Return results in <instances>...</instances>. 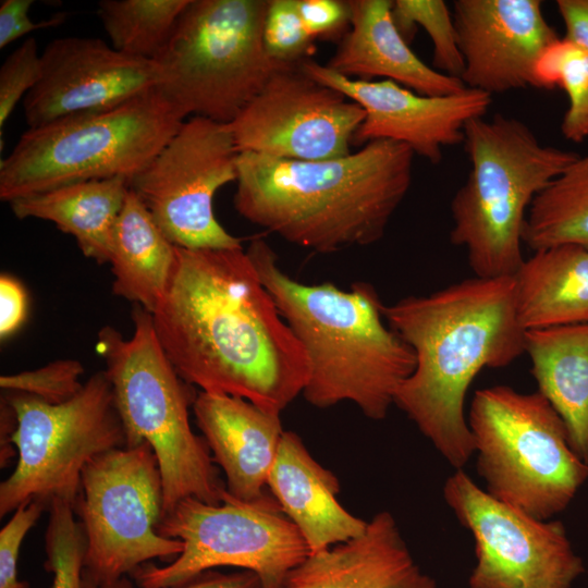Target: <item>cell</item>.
I'll return each mask as SVG.
<instances>
[{
  "instance_id": "30bf717a",
  "label": "cell",
  "mask_w": 588,
  "mask_h": 588,
  "mask_svg": "<svg viewBox=\"0 0 588 588\" xmlns=\"http://www.w3.org/2000/svg\"><path fill=\"white\" fill-rule=\"evenodd\" d=\"M159 535L183 541L182 553L166 566L146 563L131 575L139 588H175L219 566L257 575L261 588H283L309 548L272 494L242 501L228 491L219 504L180 501L157 526Z\"/></svg>"
},
{
  "instance_id": "9a60e30c",
  "label": "cell",
  "mask_w": 588,
  "mask_h": 588,
  "mask_svg": "<svg viewBox=\"0 0 588 588\" xmlns=\"http://www.w3.org/2000/svg\"><path fill=\"white\" fill-rule=\"evenodd\" d=\"M365 110L299 64L281 65L229 124L240 152L324 160L348 155Z\"/></svg>"
},
{
  "instance_id": "e575fe53",
  "label": "cell",
  "mask_w": 588,
  "mask_h": 588,
  "mask_svg": "<svg viewBox=\"0 0 588 588\" xmlns=\"http://www.w3.org/2000/svg\"><path fill=\"white\" fill-rule=\"evenodd\" d=\"M48 505L33 500L21 505L0 530V588H28L17 578V560L26 534L36 524Z\"/></svg>"
},
{
  "instance_id": "52a82bcc",
  "label": "cell",
  "mask_w": 588,
  "mask_h": 588,
  "mask_svg": "<svg viewBox=\"0 0 588 588\" xmlns=\"http://www.w3.org/2000/svg\"><path fill=\"white\" fill-rule=\"evenodd\" d=\"M269 0H189L152 61L155 89L186 120L230 124L281 64L264 45ZM291 65V64H290Z\"/></svg>"
},
{
  "instance_id": "f546056e",
  "label": "cell",
  "mask_w": 588,
  "mask_h": 588,
  "mask_svg": "<svg viewBox=\"0 0 588 588\" xmlns=\"http://www.w3.org/2000/svg\"><path fill=\"white\" fill-rule=\"evenodd\" d=\"M394 23L409 44L417 27H422L433 50V66L440 72L457 77L464 70V60L458 48L452 11L443 0H392Z\"/></svg>"
},
{
  "instance_id": "7c38bea8",
  "label": "cell",
  "mask_w": 588,
  "mask_h": 588,
  "mask_svg": "<svg viewBox=\"0 0 588 588\" xmlns=\"http://www.w3.org/2000/svg\"><path fill=\"white\" fill-rule=\"evenodd\" d=\"M73 511L86 538L84 573L97 587L111 585L152 559L173 561L179 539L158 534L163 489L149 443L118 448L83 469Z\"/></svg>"
},
{
  "instance_id": "cb8c5ba5",
  "label": "cell",
  "mask_w": 588,
  "mask_h": 588,
  "mask_svg": "<svg viewBox=\"0 0 588 588\" xmlns=\"http://www.w3.org/2000/svg\"><path fill=\"white\" fill-rule=\"evenodd\" d=\"M525 353L537 391L561 416L573 451L588 465V323L528 330Z\"/></svg>"
},
{
  "instance_id": "1f68e13d",
  "label": "cell",
  "mask_w": 588,
  "mask_h": 588,
  "mask_svg": "<svg viewBox=\"0 0 588 588\" xmlns=\"http://www.w3.org/2000/svg\"><path fill=\"white\" fill-rule=\"evenodd\" d=\"M262 39L268 56L281 64L310 59L316 45L302 20L297 0H269Z\"/></svg>"
},
{
  "instance_id": "6da1fadb",
  "label": "cell",
  "mask_w": 588,
  "mask_h": 588,
  "mask_svg": "<svg viewBox=\"0 0 588 588\" xmlns=\"http://www.w3.org/2000/svg\"><path fill=\"white\" fill-rule=\"evenodd\" d=\"M151 315L176 372L200 391L281 414L306 387L305 351L242 246H175L168 290Z\"/></svg>"
},
{
  "instance_id": "44dd1931",
  "label": "cell",
  "mask_w": 588,
  "mask_h": 588,
  "mask_svg": "<svg viewBox=\"0 0 588 588\" xmlns=\"http://www.w3.org/2000/svg\"><path fill=\"white\" fill-rule=\"evenodd\" d=\"M351 25L324 64L348 78L382 77L417 94L443 96L466 88L457 78L426 64L408 46L392 16V0H348Z\"/></svg>"
},
{
  "instance_id": "ba28073f",
  "label": "cell",
  "mask_w": 588,
  "mask_h": 588,
  "mask_svg": "<svg viewBox=\"0 0 588 588\" xmlns=\"http://www.w3.org/2000/svg\"><path fill=\"white\" fill-rule=\"evenodd\" d=\"M185 120L154 88L123 105L28 128L0 162V199L145 169Z\"/></svg>"
},
{
  "instance_id": "d590c367",
  "label": "cell",
  "mask_w": 588,
  "mask_h": 588,
  "mask_svg": "<svg viewBox=\"0 0 588 588\" xmlns=\"http://www.w3.org/2000/svg\"><path fill=\"white\" fill-rule=\"evenodd\" d=\"M297 5L304 25L315 40H341L350 28L348 0H297Z\"/></svg>"
},
{
  "instance_id": "603a6c76",
  "label": "cell",
  "mask_w": 588,
  "mask_h": 588,
  "mask_svg": "<svg viewBox=\"0 0 588 588\" xmlns=\"http://www.w3.org/2000/svg\"><path fill=\"white\" fill-rule=\"evenodd\" d=\"M512 277L525 331L588 323V248L566 244L536 250Z\"/></svg>"
},
{
  "instance_id": "60d3db41",
  "label": "cell",
  "mask_w": 588,
  "mask_h": 588,
  "mask_svg": "<svg viewBox=\"0 0 588 588\" xmlns=\"http://www.w3.org/2000/svg\"><path fill=\"white\" fill-rule=\"evenodd\" d=\"M84 584L85 588H97L94 581L84 573Z\"/></svg>"
},
{
  "instance_id": "5bb4252c",
  "label": "cell",
  "mask_w": 588,
  "mask_h": 588,
  "mask_svg": "<svg viewBox=\"0 0 588 588\" xmlns=\"http://www.w3.org/2000/svg\"><path fill=\"white\" fill-rule=\"evenodd\" d=\"M443 498L474 538L476 564L468 588H571L584 573L560 520H542L503 503L463 470Z\"/></svg>"
},
{
  "instance_id": "d4e9b609",
  "label": "cell",
  "mask_w": 588,
  "mask_h": 588,
  "mask_svg": "<svg viewBox=\"0 0 588 588\" xmlns=\"http://www.w3.org/2000/svg\"><path fill=\"white\" fill-rule=\"evenodd\" d=\"M130 189L125 177L89 180L10 201L19 219L52 222L73 236L83 255L109 262L113 231Z\"/></svg>"
},
{
  "instance_id": "4316f807",
  "label": "cell",
  "mask_w": 588,
  "mask_h": 588,
  "mask_svg": "<svg viewBox=\"0 0 588 588\" xmlns=\"http://www.w3.org/2000/svg\"><path fill=\"white\" fill-rule=\"evenodd\" d=\"M523 244L532 252L566 244L588 248V152L578 155L536 195Z\"/></svg>"
},
{
  "instance_id": "ac0fdd59",
  "label": "cell",
  "mask_w": 588,
  "mask_h": 588,
  "mask_svg": "<svg viewBox=\"0 0 588 588\" xmlns=\"http://www.w3.org/2000/svg\"><path fill=\"white\" fill-rule=\"evenodd\" d=\"M461 81L489 95L536 87V66L560 37L540 0H455Z\"/></svg>"
},
{
  "instance_id": "ffe728a7",
  "label": "cell",
  "mask_w": 588,
  "mask_h": 588,
  "mask_svg": "<svg viewBox=\"0 0 588 588\" xmlns=\"http://www.w3.org/2000/svg\"><path fill=\"white\" fill-rule=\"evenodd\" d=\"M192 409L215 464L224 473L226 491L242 501L262 497L284 432L280 414L205 391L197 392Z\"/></svg>"
},
{
  "instance_id": "836d02e7",
  "label": "cell",
  "mask_w": 588,
  "mask_h": 588,
  "mask_svg": "<svg viewBox=\"0 0 588 588\" xmlns=\"http://www.w3.org/2000/svg\"><path fill=\"white\" fill-rule=\"evenodd\" d=\"M41 76V53L35 38L25 39L0 68V137L19 101L35 87ZM0 145V146H1Z\"/></svg>"
},
{
  "instance_id": "83f0119b",
  "label": "cell",
  "mask_w": 588,
  "mask_h": 588,
  "mask_svg": "<svg viewBox=\"0 0 588 588\" xmlns=\"http://www.w3.org/2000/svg\"><path fill=\"white\" fill-rule=\"evenodd\" d=\"M189 0H101L97 14L118 51L154 61Z\"/></svg>"
},
{
  "instance_id": "4dcf8cb0",
  "label": "cell",
  "mask_w": 588,
  "mask_h": 588,
  "mask_svg": "<svg viewBox=\"0 0 588 588\" xmlns=\"http://www.w3.org/2000/svg\"><path fill=\"white\" fill-rule=\"evenodd\" d=\"M48 513L44 566L52 573L51 588H85L86 538L72 503L53 499Z\"/></svg>"
},
{
  "instance_id": "2e32d148",
  "label": "cell",
  "mask_w": 588,
  "mask_h": 588,
  "mask_svg": "<svg viewBox=\"0 0 588 588\" xmlns=\"http://www.w3.org/2000/svg\"><path fill=\"white\" fill-rule=\"evenodd\" d=\"M302 66L315 79L340 90L365 110L353 144L393 140L431 163L441 161L443 148L464 144L466 124L485 117L492 102L491 95L468 87L455 94L426 96L389 79L348 78L311 59Z\"/></svg>"
},
{
  "instance_id": "f35d334b",
  "label": "cell",
  "mask_w": 588,
  "mask_h": 588,
  "mask_svg": "<svg viewBox=\"0 0 588 588\" xmlns=\"http://www.w3.org/2000/svg\"><path fill=\"white\" fill-rule=\"evenodd\" d=\"M97 588H134L126 578ZM175 588H261V584L256 574L250 571L235 573H219L208 571L194 580Z\"/></svg>"
},
{
  "instance_id": "277c9868",
  "label": "cell",
  "mask_w": 588,
  "mask_h": 588,
  "mask_svg": "<svg viewBox=\"0 0 588 588\" xmlns=\"http://www.w3.org/2000/svg\"><path fill=\"white\" fill-rule=\"evenodd\" d=\"M246 252L305 351V400L318 408L351 402L369 419L385 418L416 359L412 347L383 322L384 305L375 286L355 282L342 290L331 282H299L280 268L261 237L252 240Z\"/></svg>"
},
{
  "instance_id": "9c48e42d",
  "label": "cell",
  "mask_w": 588,
  "mask_h": 588,
  "mask_svg": "<svg viewBox=\"0 0 588 588\" xmlns=\"http://www.w3.org/2000/svg\"><path fill=\"white\" fill-rule=\"evenodd\" d=\"M467 421L485 490L532 517L547 520L564 511L588 479L564 421L538 391L478 390Z\"/></svg>"
},
{
  "instance_id": "8d00e7d4",
  "label": "cell",
  "mask_w": 588,
  "mask_h": 588,
  "mask_svg": "<svg viewBox=\"0 0 588 588\" xmlns=\"http://www.w3.org/2000/svg\"><path fill=\"white\" fill-rule=\"evenodd\" d=\"M32 0H3L0 5V49L16 39L35 32L56 27L66 19V13H58L47 20L34 22L28 16Z\"/></svg>"
},
{
  "instance_id": "ab89813d",
  "label": "cell",
  "mask_w": 588,
  "mask_h": 588,
  "mask_svg": "<svg viewBox=\"0 0 588 588\" xmlns=\"http://www.w3.org/2000/svg\"><path fill=\"white\" fill-rule=\"evenodd\" d=\"M555 7L565 29L563 38L588 53V0H556Z\"/></svg>"
},
{
  "instance_id": "5b68a950",
  "label": "cell",
  "mask_w": 588,
  "mask_h": 588,
  "mask_svg": "<svg viewBox=\"0 0 588 588\" xmlns=\"http://www.w3.org/2000/svg\"><path fill=\"white\" fill-rule=\"evenodd\" d=\"M132 321L130 338L106 326L96 343L123 424L125 446L147 442L152 448L162 480L163 515L186 498L219 504L225 483L207 442L189 422L197 393L168 358L152 315L133 304Z\"/></svg>"
},
{
  "instance_id": "7a4b0ae2",
  "label": "cell",
  "mask_w": 588,
  "mask_h": 588,
  "mask_svg": "<svg viewBox=\"0 0 588 588\" xmlns=\"http://www.w3.org/2000/svg\"><path fill=\"white\" fill-rule=\"evenodd\" d=\"M383 316L416 359L394 405L451 466L463 469L475 453L464 412L469 385L483 368L506 367L525 354L513 277H473L411 295L384 305Z\"/></svg>"
},
{
  "instance_id": "d6986e66",
  "label": "cell",
  "mask_w": 588,
  "mask_h": 588,
  "mask_svg": "<svg viewBox=\"0 0 588 588\" xmlns=\"http://www.w3.org/2000/svg\"><path fill=\"white\" fill-rule=\"evenodd\" d=\"M283 588H439L415 562L393 515L376 513L364 531L310 553Z\"/></svg>"
},
{
  "instance_id": "484cf974",
  "label": "cell",
  "mask_w": 588,
  "mask_h": 588,
  "mask_svg": "<svg viewBox=\"0 0 588 588\" xmlns=\"http://www.w3.org/2000/svg\"><path fill=\"white\" fill-rule=\"evenodd\" d=\"M175 246L130 188L113 231L109 258L112 292L152 314L166 295Z\"/></svg>"
},
{
  "instance_id": "8fae6325",
  "label": "cell",
  "mask_w": 588,
  "mask_h": 588,
  "mask_svg": "<svg viewBox=\"0 0 588 588\" xmlns=\"http://www.w3.org/2000/svg\"><path fill=\"white\" fill-rule=\"evenodd\" d=\"M17 451L12 474L0 483V517L33 500L48 507L53 499L72 503L84 467L96 456L125 446V432L105 370L90 376L70 401L49 404L32 395L5 392Z\"/></svg>"
},
{
  "instance_id": "e0dca14e",
  "label": "cell",
  "mask_w": 588,
  "mask_h": 588,
  "mask_svg": "<svg viewBox=\"0 0 588 588\" xmlns=\"http://www.w3.org/2000/svg\"><path fill=\"white\" fill-rule=\"evenodd\" d=\"M152 61L99 38L69 36L41 52V76L23 99L28 128L123 105L156 86Z\"/></svg>"
},
{
  "instance_id": "7402d4cb",
  "label": "cell",
  "mask_w": 588,
  "mask_h": 588,
  "mask_svg": "<svg viewBox=\"0 0 588 588\" xmlns=\"http://www.w3.org/2000/svg\"><path fill=\"white\" fill-rule=\"evenodd\" d=\"M267 487L310 553L357 537L367 525L341 505L338 477L311 456L293 431L282 434Z\"/></svg>"
},
{
  "instance_id": "8992f818",
  "label": "cell",
  "mask_w": 588,
  "mask_h": 588,
  "mask_svg": "<svg viewBox=\"0 0 588 588\" xmlns=\"http://www.w3.org/2000/svg\"><path fill=\"white\" fill-rule=\"evenodd\" d=\"M470 170L451 201L450 241L478 278L512 277L524 261L523 230L536 195L577 152L542 144L522 120L494 114L465 126Z\"/></svg>"
},
{
  "instance_id": "d6a6232c",
  "label": "cell",
  "mask_w": 588,
  "mask_h": 588,
  "mask_svg": "<svg viewBox=\"0 0 588 588\" xmlns=\"http://www.w3.org/2000/svg\"><path fill=\"white\" fill-rule=\"evenodd\" d=\"M84 366L76 359H57L40 368L2 375L0 387L5 392H20L49 404H61L83 388Z\"/></svg>"
},
{
  "instance_id": "f1b7e54d",
  "label": "cell",
  "mask_w": 588,
  "mask_h": 588,
  "mask_svg": "<svg viewBox=\"0 0 588 588\" xmlns=\"http://www.w3.org/2000/svg\"><path fill=\"white\" fill-rule=\"evenodd\" d=\"M537 88L561 87L568 107L561 122L565 139L579 144L588 138V53L565 38H559L536 66Z\"/></svg>"
},
{
  "instance_id": "4fadbf2b",
  "label": "cell",
  "mask_w": 588,
  "mask_h": 588,
  "mask_svg": "<svg viewBox=\"0 0 588 588\" xmlns=\"http://www.w3.org/2000/svg\"><path fill=\"white\" fill-rule=\"evenodd\" d=\"M240 154L229 124L192 117L130 180V188L174 246L240 247L242 240L222 226L213 210L217 192L237 180Z\"/></svg>"
},
{
  "instance_id": "3957f363",
  "label": "cell",
  "mask_w": 588,
  "mask_h": 588,
  "mask_svg": "<svg viewBox=\"0 0 588 588\" xmlns=\"http://www.w3.org/2000/svg\"><path fill=\"white\" fill-rule=\"evenodd\" d=\"M414 156L388 139L315 161L241 152L233 204L250 223L316 253L370 245L411 187Z\"/></svg>"
},
{
  "instance_id": "74e56055",
  "label": "cell",
  "mask_w": 588,
  "mask_h": 588,
  "mask_svg": "<svg viewBox=\"0 0 588 588\" xmlns=\"http://www.w3.org/2000/svg\"><path fill=\"white\" fill-rule=\"evenodd\" d=\"M27 297L23 285L9 274L0 277V338L4 340L24 323Z\"/></svg>"
}]
</instances>
